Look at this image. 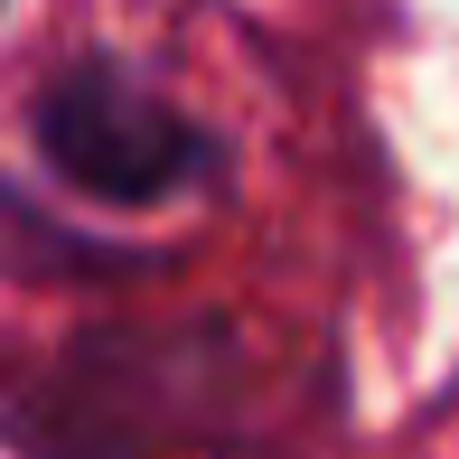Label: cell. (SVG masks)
<instances>
[{"label":"cell","instance_id":"1","mask_svg":"<svg viewBox=\"0 0 459 459\" xmlns=\"http://www.w3.org/2000/svg\"><path fill=\"white\" fill-rule=\"evenodd\" d=\"M38 132H48V160L66 169L75 187H94V197H160L169 178L197 169V132L169 113L160 94L122 85V75H66V85L48 94V113H38Z\"/></svg>","mask_w":459,"mask_h":459}]
</instances>
